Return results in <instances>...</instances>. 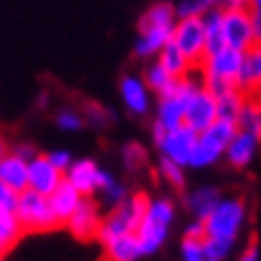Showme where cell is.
I'll return each instance as SVG.
<instances>
[{
	"instance_id": "ee69618b",
	"label": "cell",
	"mask_w": 261,
	"mask_h": 261,
	"mask_svg": "<svg viewBox=\"0 0 261 261\" xmlns=\"http://www.w3.org/2000/svg\"><path fill=\"white\" fill-rule=\"evenodd\" d=\"M249 8H261V0H249Z\"/></svg>"
},
{
	"instance_id": "ab89813d",
	"label": "cell",
	"mask_w": 261,
	"mask_h": 261,
	"mask_svg": "<svg viewBox=\"0 0 261 261\" xmlns=\"http://www.w3.org/2000/svg\"><path fill=\"white\" fill-rule=\"evenodd\" d=\"M261 259V252H259V245H247L242 252H240V259L238 261H259Z\"/></svg>"
},
{
	"instance_id": "e575fe53",
	"label": "cell",
	"mask_w": 261,
	"mask_h": 261,
	"mask_svg": "<svg viewBox=\"0 0 261 261\" xmlns=\"http://www.w3.org/2000/svg\"><path fill=\"white\" fill-rule=\"evenodd\" d=\"M56 122L65 132H77L82 127V122H84V118H82V113H77V111H60Z\"/></svg>"
},
{
	"instance_id": "836d02e7",
	"label": "cell",
	"mask_w": 261,
	"mask_h": 261,
	"mask_svg": "<svg viewBox=\"0 0 261 261\" xmlns=\"http://www.w3.org/2000/svg\"><path fill=\"white\" fill-rule=\"evenodd\" d=\"M122 161L129 170H139L146 163V151H144L142 144H127L122 149Z\"/></svg>"
},
{
	"instance_id": "7bdbcfd3",
	"label": "cell",
	"mask_w": 261,
	"mask_h": 261,
	"mask_svg": "<svg viewBox=\"0 0 261 261\" xmlns=\"http://www.w3.org/2000/svg\"><path fill=\"white\" fill-rule=\"evenodd\" d=\"M5 153H8V144H5V139L0 137V159H3Z\"/></svg>"
},
{
	"instance_id": "7c38bea8",
	"label": "cell",
	"mask_w": 261,
	"mask_h": 261,
	"mask_svg": "<svg viewBox=\"0 0 261 261\" xmlns=\"http://www.w3.org/2000/svg\"><path fill=\"white\" fill-rule=\"evenodd\" d=\"M111 173H106L98 163H94L91 159H80L72 161V166L65 170V180L70 182L77 192H82L84 197L98 194L101 187L108 182Z\"/></svg>"
},
{
	"instance_id": "5bb4252c",
	"label": "cell",
	"mask_w": 261,
	"mask_h": 261,
	"mask_svg": "<svg viewBox=\"0 0 261 261\" xmlns=\"http://www.w3.org/2000/svg\"><path fill=\"white\" fill-rule=\"evenodd\" d=\"M259 153H261V137L238 129L235 137L230 139L223 161H225L230 168H235V170H245V168H249L254 161H256Z\"/></svg>"
},
{
	"instance_id": "7402d4cb",
	"label": "cell",
	"mask_w": 261,
	"mask_h": 261,
	"mask_svg": "<svg viewBox=\"0 0 261 261\" xmlns=\"http://www.w3.org/2000/svg\"><path fill=\"white\" fill-rule=\"evenodd\" d=\"M103 252H106V261H137L144 256L142 247H139V240H137V232L106 242Z\"/></svg>"
},
{
	"instance_id": "9a60e30c",
	"label": "cell",
	"mask_w": 261,
	"mask_h": 261,
	"mask_svg": "<svg viewBox=\"0 0 261 261\" xmlns=\"http://www.w3.org/2000/svg\"><path fill=\"white\" fill-rule=\"evenodd\" d=\"M65 182V173L58 170L48 156H34L29 161V190L39 192L43 197H50Z\"/></svg>"
},
{
	"instance_id": "d4e9b609",
	"label": "cell",
	"mask_w": 261,
	"mask_h": 261,
	"mask_svg": "<svg viewBox=\"0 0 261 261\" xmlns=\"http://www.w3.org/2000/svg\"><path fill=\"white\" fill-rule=\"evenodd\" d=\"M22 225H19V218H17L15 211H5L0 208V256L17 245V240L22 238Z\"/></svg>"
},
{
	"instance_id": "52a82bcc",
	"label": "cell",
	"mask_w": 261,
	"mask_h": 261,
	"mask_svg": "<svg viewBox=\"0 0 261 261\" xmlns=\"http://www.w3.org/2000/svg\"><path fill=\"white\" fill-rule=\"evenodd\" d=\"M15 214L19 218V225H22L24 232H46V230H53L60 223L53 206H50V199L32 190L19 194Z\"/></svg>"
},
{
	"instance_id": "9c48e42d",
	"label": "cell",
	"mask_w": 261,
	"mask_h": 261,
	"mask_svg": "<svg viewBox=\"0 0 261 261\" xmlns=\"http://www.w3.org/2000/svg\"><path fill=\"white\" fill-rule=\"evenodd\" d=\"M242 60H245V50L225 46L221 50H216V53H208L199 67H201V74H204V82H223V84L238 87Z\"/></svg>"
},
{
	"instance_id": "e0dca14e",
	"label": "cell",
	"mask_w": 261,
	"mask_h": 261,
	"mask_svg": "<svg viewBox=\"0 0 261 261\" xmlns=\"http://www.w3.org/2000/svg\"><path fill=\"white\" fill-rule=\"evenodd\" d=\"M120 98L132 115H146L151 111V89L137 74H127L120 82Z\"/></svg>"
},
{
	"instance_id": "3957f363",
	"label": "cell",
	"mask_w": 261,
	"mask_h": 261,
	"mask_svg": "<svg viewBox=\"0 0 261 261\" xmlns=\"http://www.w3.org/2000/svg\"><path fill=\"white\" fill-rule=\"evenodd\" d=\"M249 221V206L242 197H223L211 214L204 218L206 238L225 240L238 245Z\"/></svg>"
},
{
	"instance_id": "603a6c76",
	"label": "cell",
	"mask_w": 261,
	"mask_h": 261,
	"mask_svg": "<svg viewBox=\"0 0 261 261\" xmlns=\"http://www.w3.org/2000/svg\"><path fill=\"white\" fill-rule=\"evenodd\" d=\"M156 60H159L163 67H166L170 74H173L175 80H182V77H190V72H192V67L194 65L187 60V58L182 56V50L177 46H175L173 41L168 43L163 50H161L159 56H156Z\"/></svg>"
},
{
	"instance_id": "ba28073f",
	"label": "cell",
	"mask_w": 261,
	"mask_h": 261,
	"mask_svg": "<svg viewBox=\"0 0 261 261\" xmlns=\"http://www.w3.org/2000/svg\"><path fill=\"white\" fill-rule=\"evenodd\" d=\"M197 137L199 132H194L187 125L175 127V129H166V132L153 129V142L159 146L161 159L173 161V163H177L182 168H190L192 153H194V146H197Z\"/></svg>"
},
{
	"instance_id": "f1b7e54d",
	"label": "cell",
	"mask_w": 261,
	"mask_h": 261,
	"mask_svg": "<svg viewBox=\"0 0 261 261\" xmlns=\"http://www.w3.org/2000/svg\"><path fill=\"white\" fill-rule=\"evenodd\" d=\"M175 10H177V19H185V17H204L206 12L221 8L218 0H177Z\"/></svg>"
},
{
	"instance_id": "7a4b0ae2",
	"label": "cell",
	"mask_w": 261,
	"mask_h": 261,
	"mask_svg": "<svg viewBox=\"0 0 261 261\" xmlns=\"http://www.w3.org/2000/svg\"><path fill=\"white\" fill-rule=\"evenodd\" d=\"M175 204L168 197H156L149 199V206H146V214H144L139 228H137V240H139V247H142L144 256H151L156 254L161 247L166 245L168 235H170V228L175 223Z\"/></svg>"
},
{
	"instance_id": "484cf974",
	"label": "cell",
	"mask_w": 261,
	"mask_h": 261,
	"mask_svg": "<svg viewBox=\"0 0 261 261\" xmlns=\"http://www.w3.org/2000/svg\"><path fill=\"white\" fill-rule=\"evenodd\" d=\"M206 27V56L225 48V32H223V10H211L204 15Z\"/></svg>"
},
{
	"instance_id": "74e56055",
	"label": "cell",
	"mask_w": 261,
	"mask_h": 261,
	"mask_svg": "<svg viewBox=\"0 0 261 261\" xmlns=\"http://www.w3.org/2000/svg\"><path fill=\"white\" fill-rule=\"evenodd\" d=\"M185 238H197V240H206V228H204V221H194L187 225V230H185Z\"/></svg>"
},
{
	"instance_id": "5b68a950",
	"label": "cell",
	"mask_w": 261,
	"mask_h": 261,
	"mask_svg": "<svg viewBox=\"0 0 261 261\" xmlns=\"http://www.w3.org/2000/svg\"><path fill=\"white\" fill-rule=\"evenodd\" d=\"M146 206H149L146 194H129L122 204L111 208V214L103 218L101 230H98V240L106 245V242H111L115 238L137 232L144 214H146Z\"/></svg>"
},
{
	"instance_id": "cb8c5ba5",
	"label": "cell",
	"mask_w": 261,
	"mask_h": 261,
	"mask_svg": "<svg viewBox=\"0 0 261 261\" xmlns=\"http://www.w3.org/2000/svg\"><path fill=\"white\" fill-rule=\"evenodd\" d=\"M216 101H218V120H228V122L238 125V118L247 101L245 91L240 87H235V89H230V91H225V94L216 96Z\"/></svg>"
},
{
	"instance_id": "f546056e",
	"label": "cell",
	"mask_w": 261,
	"mask_h": 261,
	"mask_svg": "<svg viewBox=\"0 0 261 261\" xmlns=\"http://www.w3.org/2000/svg\"><path fill=\"white\" fill-rule=\"evenodd\" d=\"M98 197L103 199V204H108L111 208H115L118 204H122L129 194H127V190H125V185L122 182H118L115 177H108V182L101 187V192H98Z\"/></svg>"
},
{
	"instance_id": "4dcf8cb0",
	"label": "cell",
	"mask_w": 261,
	"mask_h": 261,
	"mask_svg": "<svg viewBox=\"0 0 261 261\" xmlns=\"http://www.w3.org/2000/svg\"><path fill=\"white\" fill-rule=\"evenodd\" d=\"M159 175L173 190H182V187H185V180H187V177H185V168L173 163V161H168V159L159 161Z\"/></svg>"
},
{
	"instance_id": "2e32d148",
	"label": "cell",
	"mask_w": 261,
	"mask_h": 261,
	"mask_svg": "<svg viewBox=\"0 0 261 261\" xmlns=\"http://www.w3.org/2000/svg\"><path fill=\"white\" fill-rule=\"evenodd\" d=\"M101 223H103V216H101V208L96 201L91 199H84L80 204V208L65 221L67 230L77 240H94L98 238V230H101Z\"/></svg>"
},
{
	"instance_id": "d590c367",
	"label": "cell",
	"mask_w": 261,
	"mask_h": 261,
	"mask_svg": "<svg viewBox=\"0 0 261 261\" xmlns=\"http://www.w3.org/2000/svg\"><path fill=\"white\" fill-rule=\"evenodd\" d=\"M17 199H19V194H17L15 190H10L5 182H0V208H5V211H15Z\"/></svg>"
},
{
	"instance_id": "1f68e13d",
	"label": "cell",
	"mask_w": 261,
	"mask_h": 261,
	"mask_svg": "<svg viewBox=\"0 0 261 261\" xmlns=\"http://www.w3.org/2000/svg\"><path fill=\"white\" fill-rule=\"evenodd\" d=\"M180 256L182 261H206V245L204 240H197V238H185L182 240V247H180Z\"/></svg>"
},
{
	"instance_id": "4316f807",
	"label": "cell",
	"mask_w": 261,
	"mask_h": 261,
	"mask_svg": "<svg viewBox=\"0 0 261 261\" xmlns=\"http://www.w3.org/2000/svg\"><path fill=\"white\" fill-rule=\"evenodd\" d=\"M238 129L261 137V98H249L247 96L245 108H242L238 118Z\"/></svg>"
},
{
	"instance_id": "8fae6325",
	"label": "cell",
	"mask_w": 261,
	"mask_h": 261,
	"mask_svg": "<svg viewBox=\"0 0 261 261\" xmlns=\"http://www.w3.org/2000/svg\"><path fill=\"white\" fill-rule=\"evenodd\" d=\"M223 32H225V46L238 48V50H249L256 43L252 8L223 10Z\"/></svg>"
},
{
	"instance_id": "ac0fdd59",
	"label": "cell",
	"mask_w": 261,
	"mask_h": 261,
	"mask_svg": "<svg viewBox=\"0 0 261 261\" xmlns=\"http://www.w3.org/2000/svg\"><path fill=\"white\" fill-rule=\"evenodd\" d=\"M0 182H5L17 194L27 192L29 190V161L17 156L15 151H8L0 159Z\"/></svg>"
},
{
	"instance_id": "d6a6232c",
	"label": "cell",
	"mask_w": 261,
	"mask_h": 261,
	"mask_svg": "<svg viewBox=\"0 0 261 261\" xmlns=\"http://www.w3.org/2000/svg\"><path fill=\"white\" fill-rule=\"evenodd\" d=\"M204 245H206V256L216 261L230 259V254L235 252V247H238L235 242H225V240H214V238H206Z\"/></svg>"
},
{
	"instance_id": "f6af8a7d",
	"label": "cell",
	"mask_w": 261,
	"mask_h": 261,
	"mask_svg": "<svg viewBox=\"0 0 261 261\" xmlns=\"http://www.w3.org/2000/svg\"><path fill=\"white\" fill-rule=\"evenodd\" d=\"M206 261H216V259H206Z\"/></svg>"
},
{
	"instance_id": "4fadbf2b",
	"label": "cell",
	"mask_w": 261,
	"mask_h": 261,
	"mask_svg": "<svg viewBox=\"0 0 261 261\" xmlns=\"http://www.w3.org/2000/svg\"><path fill=\"white\" fill-rule=\"evenodd\" d=\"M218 120V101L208 89L201 87L192 94L187 103V113H185V125L192 127L194 132H204L206 127H211Z\"/></svg>"
},
{
	"instance_id": "b9f144b4",
	"label": "cell",
	"mask_w": 261,
	"mask_h": 261,
	"mask_svg": "<svg viewBox=\"0 0 261 261\" xmlns=\"http://www.w3.org/2000/svg\"><path fill=\"white\" fill-rule=\"evenodd\" d=\"M15 153H17V156H22L24 161H32L34 156H39V153L34 151V146H29V144H22V146H17Z\"/></svg>"
},
{
	"instance_id": "30bf717a",
	"label": "cell",
	"mask_w": 261,
	"mask_h": 261,
	"mask_svg": "<svg viewBox=\"0 0 261 261\" xmlns=\"http://www.w3.org/2000/svg\"><path fill=\"white\" fill-rule=\"evenodd\" d=\"M173 43L180 48L182 56L187 58L194 67H199L206 58L204 17H185V19H177L175 32H173Z\"/></svg>"
},
{
	"instance_id": "44dd1931",
	"label": "cell",
	"mask_w": 261,
	"mask_h": 261,
	"mask_svg": "<svg viewBox=\"0 0 261 261\" xmlns=\"http://www.w3.org/2000/svg\"><path fill=\"white\" fill-rule=\"evenodd\" d=\"M48 199H50V206H53V211H56L58 221L65 223L72 214H74V211H77V208H80V204L87 197H84L82 192H77L70 185V182L65 180L63 185H60V187H58V190L53 192V194H50Z\"/></svg>"
},
{
	"instance_id": "8d00e7d4",
	"label": "cell",
	"mask_w": 261,
	"mask_h": 261,
	"mask_svg": "<svg viewBox=\"0 0 261 261\" xmlns=\"http://www.w3.org/2000/svg\"><path fill=\"white\" fill-rule=\"evenodd\" d=\"M48 159H50V163H53V166L58 168V170H67V168L72 166V156H70V151H50V153H46Z\"/></svg>"
},
{
	"instance_id": "ffe728a7",
	"label": "cell",
	"mask_w": 261,
	"mask_h": 261,
	"mask_svg": "<svg viewBox=\"0 0 261 261\" xmlns=\"http://www.w3.org/2000/svg\"><path fill=\"white\" fill-rule=\"evenodd\" d=\"M238 87L245 94L261 91V43H254L249 50H245V60H242V72H240Z\"/></svg>"
},
{
	"instance_id": "d6986e66",
	"label": "cell",
	"mask_w": 261,
	"mask_h": 261,
	"mask_svg": "<svg viewBox=\"0 0 261 261\" xmlns=\"http://www.w3.org/2000/svg\"><path fill=\"white\" fill-rule=\"evenodd\" d=\"M221 199H223V194H221L218 187L206 185V187H197V190H192L190 194L185 197V206H187V211H190L197 221H204L206 216L218 206Z\"/></svg>"
},
{
	"instance_id": "60d3db41",
	"label": "cell",
	"mask_w": 261,
	"mask_h": 261,
	"mask_svg": "<svg viewBox=\"0 0 261 261\" xmlns=\"http://www.w3.org/2000/svg\"><path fill=\"white\" fill-rule=\"evenodd\" d=\"M252 22H254V34H256V43H261V8H252Z\"/></svg>"
},
{
	"instance_id": "8992f818",
	"label": "cell",
	"mask_w": 261,
	"mask_h": 261,
	"mask_svg": "<svg viewBox=\"0 0 261 261\" xmlns=\"http://www.w3.org/2000/svg\"><path fill=\"white\" fill-rule=\"evenodd\" d=\"M235 132H238V125H235V122H228V120H216L211 127H206L204 132H199L190 168L204 170V168H211V166H216L218 161H223L225 149H228L230 139L235 137Z\"/></svg>"
},
{
	"instance_id": "277c9868",
	"label": "cell",
	"mask_w": 261,
	"mask_h": 261,
	"mask_svg": "<svg viewBox=\"0 0 261 261\" xmlns=\"http://www.w3.org/2000/svg\"><path fill=\"white\" fill-rule=\"evenodd\" d=\"M201 87V82L192 80V77H182L175 80L173 87L163 91L156 103V120H153V129L166 132V129H175V127L185 125V113H187V103H190L192 94Z\"/></svg>"
},
{
	"instance_id": "6da1fadb",
	"label": "cell",
	"mask_w": 261,
	"mask_h": 261,
	"mask_svg": "<svg viewBox=\"0 0 261 261\" xmlns=\"http://www.w3.org/2000/svg\"><path fill=\"white\" fill-rule=\"evenodd\" d=\"M175 24H177V10L173 3L159 0L151 8L144 10L139 19V34L135 41V56L137 58H156L163 48L173 41Z\"/></svg>"
},
{
	"instance_id": "83f0119b",
	"label": "cell",
	"mask_w": 261,
	"mask_h": 261,
	"mask_svg": "<svg viewBox=\"0 0 261 261\" xmlns=\"http://www.w3.org/2000/svg\"><path fill=\"white\" fill-rule=\"evenodd\" d=\"M144 82H146V87H149L153 94L161 96L163 91H168V89L173 87L175 77L159 63V60H153V63L146 67V72H144Z\"/></svg>"
},
{
	"instance_id": "f35d334b",
	"label": "cell",
	"mask_w": 261,
	"mask_h": 261,
	"mask_svg": "<svg viewBox=\"0 0 261 261\" xmlns=\"http://www.w3.org/2000/svg\"><path fill=\"white\" fill-rule=\"evenodd\" d=\"M106 118H108V115H106V111H103V108H98V106H89V111H87V120L89 122H91V125H106Z\"/></svg>"
}]
</instances>
